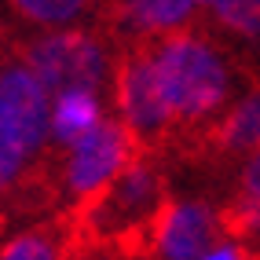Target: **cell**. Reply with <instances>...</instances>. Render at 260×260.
I'll return each mask as SVG.
<instances>
[{"instance_id": "cell-1", "label": "cell", "mask_w": 260, "mask_h": 260, "mask_svg": "<svg viewBox=\"0 0 260 260\" xmlns=\"http://www.w3.org/2000/svg\"><path fill=\"white\" fill-rule=\"evenodd\" d=\"M154 70L165 95V107L176 121L172 158H194L202 136L231 107V70L220 48L198 29H180L161 41H150Z\"/></svg>"}, {"instance_id": "cell-2", "label": "cell", "mask_w": 260, "mask_h": 260, "mask_svg": "<svg viewBox=\"0 0 260 260\" xmlns=\"http://www.w3.org/2000/svg\"><path fill=\"white\" fill-rule=\"evenodd\" d=\"M15 59H22L33 77L44 84L48 95H62L74 88H92L99 92L110 81V62H114V37L95 33L88 26H62V29H44L37 37L11 41Z\"/></svg>"}, {"instance_id": "cell-3", "label": "cell", "mask_w": 260, "mask_h": 260, "mask_svg": "<svg viewBox=\"0 0 260 260\" xmlns=\"http://www.w3.org/2000/svg\"><path fill=\"white\" fill-rule=\"evenodd\" d=\"M110 92H114V114L132 128V136L143 143V150L154 154V158H169L172 147H176V121L165 107L150 41L114 37Z\"/></svg>"}, {"instance_id": "cell-4", "label": "cell", "mask_w": 260, "mask_h": 260, "mask_svg": "<svg viewBox=\"0 0 260 260\" xmlns=\"http://www.w3.org/2000/svg\"><path fill=\"white\" fill-rule=\"evenodd\" d=\"M143 143L132 136V128L114 117H99V125L92 132H84L74 147H66L62 154L48 158L51 169H55V183H59V194L66 198H84L92 190L107 187L114 176H121L132 161L143 158Z\"/></svg>"}, {"instance_id": "cell-5", "label": "cell", "mask_w": 260, "mask_h": 260, "mask_svg": "<svg viewBox=\"0 0 260 260\" xmlns=\"http://www.w3.org/2000/svg\"><path fill=\"white\" fill-rule=\"evenodd\" d=\"M223 242L220 213L209 202L169 198L158 216V238H154V256L165 260H202L213 246Z\"/></svg>"}, {"instance_id": "cell-6", "label": "cell", "mask_w": 260, "mask_h": 260, "mask_svg": "<svg viewBox=\"0 0 260 260\" xmlns=\"http://www.w3.org/2000/svg\"><path fill=\"white\" fill-rule=\"evenodd\" d=\"M198 0H107V29L117 41H161L194 22Z\"/></svg>"}, {"instance_id": "cell-7", "label": "cell", "mask_w": 260, "mask_h": 260, "mask_svg": "<svg viewBox=\"0 0 260 260\" xmlns=\"http://www.w3.org/2000/svg\"><path fill=\"white\" fill-rule=\"evenodd\" d=\"M256 147H260V84H253L238 103H231L213 121V128L202 136V143H198L190 161H205V165L209 161H235V158H246Z\"/></svg>"}, {"instance_id": "cell-8", "label": "cell", "mask_w": 260, "mask_h": 260, "mask_svg": "<svg viewBox=\"0 0 260 260\" xmlns=\"http://www.w3.org/2000/svg\"><path fill=\"white\" fill-rule=\"evenodd\" d=\"M103 117L99 107V92L92 88H74V92H62L55 95V107H51V121H48V147L44 154L55 158L66 147H74L84 132H92Z\"/></svg>"}, {"instance_id": "cell-9", "label": "cell", "mask_w": 260, "mask_h": 260, "mask_svg": "<svg viewBox=\"0 0 260 260\" xmlns=\"http://www.w3.org/2000/svg\"><path fill=\"white\" fill-rule=\"evenodd\" d=\"M8 11L29 29L81 26L95 11V0H8Z\"/></svg>"}, {"instance_id": "cell-10", "label": "cell", "mask_w": 260, "mask_h": 260, "mask_svg": "<svg viewBox=\"0 0 260 260\" xmlns=\"http://www.w3.org/2000/svg\"><path fill=\"white\" fill-rule=\"evenodd\" d=\"M0 260H74V253L55 216L48 223H37V228L15 235L8 246H0Z\"/></svg>"}, {"instance_id": "cell-11", "label": "cell", "mask_w": 260, "mask_h": 260, "mask_svg": "<svg viewBox=\"0 0 260 260\" xmlns=\"http://www.w3.org/2000/svg\"><path fill=\"white\" fill-rule=\"evenodd\" d=\"M216 213H220L223 238L260 242V198H238V194H231L228 205H220Z\"/></svg>"}, {"instance_id": "cell-12", "label": "cell", "mask_w": 260, "mask_h": 260, "mask_svg": "<svg viewBox=\"0 0 260 260\" xmlns=\"http://www.w3.org/2000/svg\"><path fill=\"white\" fill-rule=\"evenodd\" d=\"M216 22L242 41H260V0H209Z\"/></svg>"}, {"instance_id": "cell-13", "label": "cell", "mask_w": 260, "mask_h": 260, "mask_svg": "<svg viewBox=\"0 0 260 260\" xmlns=\"http://www.w3.org/2000/svg\"><path fill=\"white\" fill-rule=\"evenodd\" d=\"M235 194L238 198H260V147L242 158V169L235 176Z\"/></svg>"}, {"instance_id": "cell-14", "label": "cell", "mask_w": 260, "mask_h": 260, "mask_svg": "<svg viewBox=\"0 0 260 260\" xmlns=\"http://www.w3.org/2000/svg\"><path fill=\"white\" fill-rule=\"evenodd\" d=\"M202 260H260V249L253 242H235V238H223V246H213Z\"/></svg>"}, {"instance_id": "cell-15", "label": "cell", "mask_w": 260, "mask_h": 260, "mask_svg": "<svg viewBox=\"0 0 260 260\" xmlns=\"http://www.w3.org/2000/svg\"><path fill=\"white\" fill-rule=\"evenodd\" d=\"M11 41H15V37H8V29L0 26V66H4V59L11 55Z\"/></svg>"}, {"instance_id": "cell-16", "label": "cell", "mask_w": 260, "mask_h": 260, "mask_svg": "<svg viewBox=\"0 0 260 260\" xmlns=\"http://www.w3.org/2000/svg\"><path fill=\"white\" fill-rule=\"evenodd\" d=\"M4 228H8V213L0 209V235H4Z\"/></svg>"}, {"instance_id": "cell-17", "label": "cell", "mask_w": 260, "mask_h": 260, "mask_svg": "<svg viewBox=\"0 0 260 260\" xmlns=\"http://www.w3.org/2000/svg\"><path fill=\"white\" fill-rule=\"evenodd\" d=\"M205 4H209V0H205Z\"/></svg>"}]
</instances>
